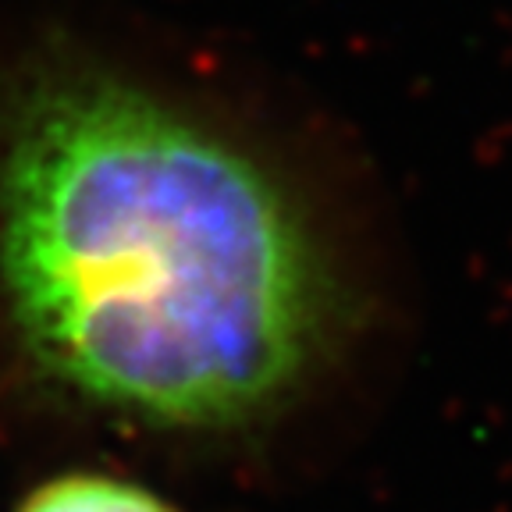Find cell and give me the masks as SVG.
<instances>
[{"instance_id":"6da1fadb","label":"cell","mask_w":512,"mask_h":512,"mask_svg":"<svg viewBox=\"0 0 512 512\" xmlns=\"http://www.w3.org/2000/svg\"><path fill=\"white\" fill-rule=\"evenodd\" d=\"M0 281L40 377L160 431L260 424L342 328L331 256L274 168L86 61L36 64L8 96Z\"/></svg>"},{"instance_id":"7a4b0ae2","label":"cell","mask_w":512,"mask_h":512,"mask_svg":"<svg viewBox=\"0 0 512 512\" xmlns=\"http://www.w3.org/2000/svg\"><path fill=\"white\" fill-rule=\"evenodd\" d=\"M15 512H182L136 480L111 473H61L32 488Z\"/></svg>"}]
</instances>
